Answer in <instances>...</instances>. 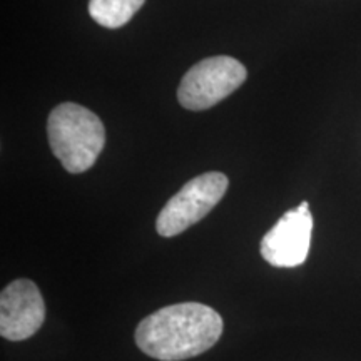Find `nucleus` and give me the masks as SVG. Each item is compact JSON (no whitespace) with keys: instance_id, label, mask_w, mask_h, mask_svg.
<instances>
[{"instance_id":"nucleus-1","label":"nucleus","mask_w":361,"mask_h":361,"mask_svg":"<svg viewBox=\"0 0 361 361\" xmlns=\"http://www.w3.org/2000/svg\"><path fill=\"white\" fill-rule=\"evenodd\" d=\"M223 318L211 306L171 305L137 324L135 345L154 360L183 361L213 348L223 335Z\"/></svg>"},{"instance_id":"nucleus-2","label":"nucleus","mask_w":361,"mask_h":361,"mask_svg":"<svg viewBox=\"0 0 361 361\" xmlns=\"http://www.w3.org/2000/svg\"><path fill=\"white\" fill-rule=\"evenodd\" d=\"M47 135L54 156L71 174H80L96 164L106 144L102 121L75 102L59 104L49 114Z\"/></svg>"},{"instance_id":"nucleus-3","label":"nucleus","mask_w":361,"mask_h":361,"mask_svg":"<svg viewBox=\"0 0 361 361\" xmlns=\"http://www.w3.org/2000/svg\"><path fill=\"white\" fill-rule=\"evenodd\" d=\"M246 78V67L234 57H207L184 74L178 89V101L189 111L211 109L241 87Z\"/></svg>"},{"instance_id":"nucleus-4","label":"nucleus","mask_w":361,"mask_h":361,"mask_svg":"<svg viewBox=\"0 0 361 361\" xmlns=\"http://www.w3.org/2000/svg\"><path fill=\"white\" fill-rule=\"evenodd\" d=\"M228 186L229 179L218 171L196 176L162 207L156 221L157 233L164 238H173L200 223L223 200Z\"/></svg>"},{"instance_id":"nucleus-5","label":"nucleus","mask_w":361,"mask_h":361,"mask_svg":"<svg viewBox=\"0 0 361 361\" xmlns=\"http://www.w3.org/2000/svg\"><path fill=\"white\" fill-rule=\"evenodd\" d=\"M313 234V214L308 201L286 211L261 239L259 251L274 268H296L308 258Z\"/></svg>"},{"instance_id":"nucleus-6","label":"nucleus","mask_w":361,"mask_h":361,"mask_svg":"<svg viewBox=\"0 0 361 361\" xmlns=\"http://www.w3.org/2000/svg\"><path fill=\"white\" fill-rule=\"evenodd\" d=\"M45 303L37 284L30 279H16L0 295V335L22 341L34 336L44 324Z\"/></svg>"},{"instance_id":"nucleus-7","label":"nucleus","mask_w":361,"mask_h":361,"mask_svg":"<svg viewBox=\"0 0 361 361\" xmlns=\"http://www.w3.org/2000/svg\"><path fill=\"white\" fill-rule=\"evenodd\" d=\"M146 0H90L89 13L99 25L119 29L133 19Z\"/></svg>"}]
</instances>
